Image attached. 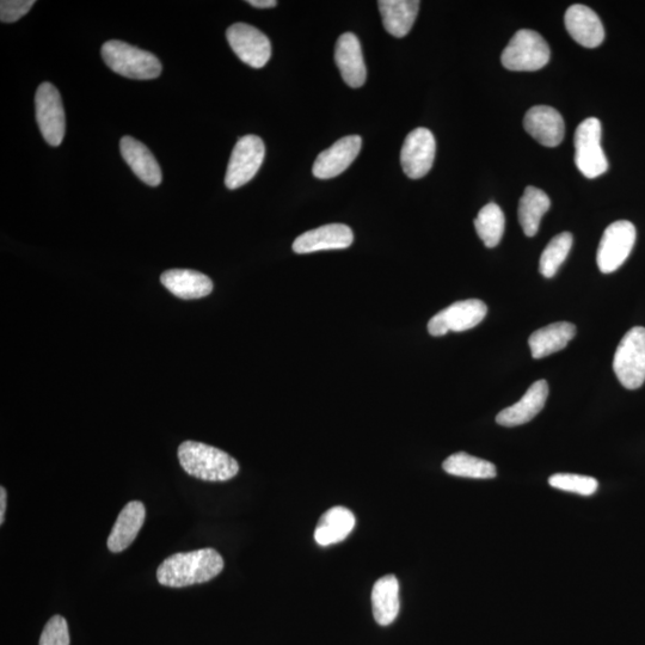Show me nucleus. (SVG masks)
<instances>
[{
  "mask_svg": "<svg viewBox=\"0 0 645 645\" xmlns=\"http://www.w3.org/2000/svg\"><path fill=\"white\" fill-rule=\"evenodd\" d=\"M224 559L214 549L180 552L159 565L157 579L162 586L182 588L205 583L224 569Z\"/></svg>",
  "mask_w": 645,
  "mask_h": 645,
  "instance_id": "obj_1",
  "label": "nucleus"
},
{
  "mask_svg": "<svg viewBox=\"0 0 645 645\" xmlns=\"http://www.w3.org/2000/svg\"><path fill=\"white\" fill-rule=\"evenodd\" d=\"M178 459L188 475L208 482L230 481L239 465L230 454L201 442L186 441L178 447Z\"/></svg>",
  "mask_w": 645,
  "mask_h": 645,
  "instance_id": "obj_2",
  "label": "nucleus"
},
{
  "mask_svg": "<svg viewBox=\"0 0 645 645\" xmlns=\"http://www.w3.org/2000/svg\"><path fill=\"white\" fill-rule=\"evenodd\" d=\"M101 53L104 63L120 76L138 81H150L161 76L162 64L155 55L124 41L104 43Z\"/></svg>",
  "mask_w": 645,
  "mask_h": 645,
  "instance_id": "obj_3",
  "label": "nucleus"
},
{
  "mask_svg": "<svg viewBox=\"0 0 645 645\" xmlns=\"http://www.w3.org/2000/svg\"><path fill=\"white\" fill-rule=\"evenodd\" d=\"M550 57V47L543 36L533 30L522 29L509 41L501 61L509 71L533 72L548 65Z\"/></svg>",
  "mask_w": 645,
  "mask_h": 645,
  "instance_id": "obj_4",
  "label": "nucleus"
},
{
  "mask_svg": "<svg viewBox=\"0 0 645 645\" xmlns=\"http://www.w3.org/2000/svg\"><path fill=\"white\" fill-rule=\"evenodd\" d=\"M613 370L625 389L636 390L645 382V328L626 333L614 354Z\"/></svg>",
  "mask_w": 645,
  "mask_h": 645,
  "instance_id": "obj_5",
  "label": "nucleus"
},
{
  "mask_svg": "<svg viewBox=\"0 0 645 645\" xmlns=\"http://www.w3.org/2000/svg\"><path fill=\"white\" fill-rule=\"evenodd\" d=\"M601 124L589 118L575 132V164L583 176L597 178L608 170V162L601 147Z\"/></svg>",
  "mask_w": 645,
  "mask_h": 645,
  "instance_id": "obj_6",
  "label": "nucleus"
},
{
  "mask_svg": "<svg viewBox=\"0 0 645 645\" xmlns=\"http://www.w3.org/2000/svg\"><path fill=\"white\" fill-rule=\"evenodd\" d=\"M266 146L257 135H247L237 141L227 167L225 184L233 190L249 183L262 167Z\"/></svg>",
  "mask_w": 645,
  "mask_h": 645,
  "instance_id": "obj_7",
  "label": "nucleus"
},
{
  "mask_svg": "<svg viewBox=\"0 0 645 645\" xmlns=\"http://www.w3.org/2000/svg\"><path fill=\"white\" fill-rule=\"evenodd\" d=\"M36 120L43 139L53 147L63 143L66 119L60 92L51 83H42L35 96Z\"/></svg>",
  "mask_w": 645,
  "mask_h": 645,
  "instance_id": "obj_8",
  "label": "nucleus"
},
{
  "mask_svg": "<svg viewBox=\"0 0 645 645\" xmlns=\"http://www.w3.org/2000/svg\"><path fill=\"white\" fill-rule=\"evenodd\" d=\"M636 242V229L630 221L620 220L607 227L602 236L597 262L601 273L616 272L628 260Z\"/></svg>",
  "mask_w": 645,
  "mask_h": 645,
  "instance_id": "obj_9",
  "label": "nucleus"
},
{
  "mask_svg": "<svg viewBox=\"0 0 645 645\" xmlns=\"http://www.w3.org/2000/svg\"><path fill=\"white\" fill-rule=\"evenodd\" d=\"M488 307L482 300L469 299L457 301L430 319L429 334L435 337L444 336L448 331L462 333L470 330L483 321L487 316Z\"/></svg>",
  "mask_w": 645,
  "mask_h": 645,
  "instance_id": "obj_10",
  "label": "nucleus"
},
{
  "mask_svg": "<svg viewBox=\"0 0 645 645\" xmlns=\"http://www.w3.org/2000/svg\"><path fill=\"white\" fill-rule=\"evenodd\" d=\"M226 38L237 57L254 69H262L272 57V45L267 35L250 24H232L227 29Z\"/></svg>",
  "mask_w": 645,
  "mask_h": 645,
  "instance_id": "obj_11",
  "label": "nucleus"
},
{
  "mask_svg": "<svg viewBox=\"0 0 645 645\" xmlns=\"http://www.w3.org/2000/svg\"><path fill=\"white\" fill-rule=\"evenodd\" d=\"M436 143L432 132L427 128H416L405 138L401 163L404 174L413 180L425 177L433 167Z\"/></svg>",
  "mask_w": 645,
  "mask_h": 645,
  "instance_id": "obj_12",
  "label": "nucleus"
},
{
  "mask_svg": "<svg viewBox=\"0 0 645 645\" xmlns=\"http://www.w3.org/2000/svg\"><path fill=\"white\" fill-rule=\"evenodd\" d=\"M362 139L359 135H349L337 140L328 150L319 153L312 172L319 180H330L346 171L359 156Z\"/></svg>",
  "mask_w": 645,
  "mask_h": 645,
  "instance_id": "obj_13",
  "label": "nucleus"
},
{
  "mask_svg": "<svg viewBox=\"0 0 645 645\" xmlns=\"http://www.w3.org/2000/svg\"><path fill=\"white\" fill-rule=\"evenodd\" d=\"M354 242L352 229L344 224H329L307 231L293 243L296 254H311L317 251L347 249Z\"/></svg>",
  "mask_w": 645,
  "mask_h": 645,
  "instance_id": "obj_14",
  "label": "nucleus"
},
{
  "mask_svg": "<svg viewBox=\"0 0 645 645\" xmlns=\"http://www.w3.org/2000/svg\"><path fill=\"white\" fill-rule=\"evenodd\" d=\"M335 61L343 81L350 88L358 89L366 82L367 70L361 43L353 33H344L337 40Z\"/></svg>",
  "mask_w": 645,
  "mask_h": 645,
  "instance_id": "obj_15",
  "label": "nucleus"
},
{
  "mask_svg": "<svg viewBox=\"0 0 645 645\" xmlns=\"http://www.w3.org/2000/svg\"><path fill=\"white\" fill-rule=\"evenodd\" d=\"M564 23L571 38L583 47L595 48L604 42V26L599 16L586 5L570 6L565 12Z\"/></svg>",
  "mask_w": 645,
  "mask_h": 645,
  "instance_id": "obj_16",
  "label": "nucleus"
},
{
  "mask_svg": "<svg viewBox=\"0 0 645 645\" xmlns=\"http://www.w3.org/2000/svg\"><path fill=\"white\" fill-rule=\"evenodd\" d=\"M524 127L532 138L546 147H556L564 139V120L555 108L548 106L531 108L525 115Z\"/></svg>",
  "mask_w": 645,
  "mask_h": 645,
  "instance_id": "obj_17",
  "label": "nucleus"
},
{
  "mask_svg": "<svg viewBox=\"0 0 645 645\" xmlns=\"http://www.w3.org/2000/svg\"><path fill=\"white\" fill-rule=\"evenodd\" d=\"M549 396V385L546 380H538L531 385L524 397L512 407L502 410L496 417V422L503 427H518L525 425L536 417L545 407Z\"/></svg>",
  "mask_w": 645,
  "mask_h": 645,
  "instance_id": "obj_18",
  "label": "nucleus"
},
{
  "mask_svg": "<svg viewBox=\"0 0 645 645\" xmlns=\"http://www.w3.org/2000/svg\"><path fill=\"white\" fill-rule=\"evenodd\" d=\"M120 151L139 180L150 187H158L162 183L161 167L143 143L132 137H124L121 139Z\"/></svg>",
  "mask_w": 645,
  "mask_h": 645,
  "instance_id": "obj_19",
  "label": "nucleus"
},
{
  "mask_svg": "<svg viewBox=\"0 0 645 645\" xmlns=\"http://www.w3.org/2000/svg\"><path fill=\"white\" fill-rule=\"evenodd\" d=\"M161 282L174 296L184 300L205 298L213 291V281L196 270H168L162 274Z\"/></svg>",
  "mask_w": 645,
  "mask_h": 645,
  "instance_id": "obj_20",
  "label": "nucleus"
},
{
  "mask_svg": "<svg viewBox=\"0 0 645 645\" xmlns=\"http://www.w3.org/2000/svg\"><path fill=\"white\" fill-rule=\"evenodd\" d=\"M146 518V509L143 503L132 501L127 503L116 519L112 532L108 538V549L114 554L125 551L137 538Z\"/></svg>",
  "mask_w": 645,
  "mask_h": 645,
  "instance_id": "obj_21",
  "label": "nucleus"
},
{
  "mask_svg": "<svg viewBox=\"0 0 645 645\" xmlns=\"http://www.w3.org/2000/svg\"><path fill=\"white\" fill-rule=\"evenodd\" d=\"M417 0H380L378 2L386 32L395 38H404L410 33L419 14Z\"/></svg>",
  "mask_w": 645,
  "mask_h": 645,
  "instance_id": "obj_22",
  "label": "nucleus"
},
{
  "mask_svg": "<svg viewBox=\"0 0 645 645\" xmlns=\"http://www.w3.org/2000/svg\"><path fill=\"white\" fill-rule=\"evenodd\" d=\"M576 327L568 322H558L548 327L534 331L528 344H530L533 359H543L546 356L559 352L568 346L574 339Z\"/></svg>",
  "mask_w": 645,
  "mask_h": 645,
  "instance_id": "obj_23",
  "label": "nucleus"
},
{
  "mask_svg": "<svg viewBox=\"0 0 645 645\" xmlns=\"http://www.w3.org/2000/svg\"><path fill=\"white\" fill-rule=\"evenodd\" d=\"M372 608L379 625L387 626L395 622L401 608L399 582L395 575H386L374 583Z\"/></svg>",
  "mask_w": 645,
  "mask_h": 645,
  "instance_id": "obj_24",
  "label": "nucleus"
},
{
  "mask_svg": "<svg viewBox=\"0 0 645 645\" xmlns=\"http://www.w3.org/2000/svg\"><path fill=\"white\" fill-rule=\"evenodd\" d=\"M355 527V516L349 509L337 506L329 509L319 519L315 540L321 546L343 542Z\"/></svg>",
  "mask_w": 645,
  "mask_h": 645,
  "instance_id": "obj_25",
  "label": "nucleus"
},
{
  "mask_svg": "<svg viewBox=\"0 0 645 645\" xmlns=\"http://www.w3.org/2000/svg\"><path fill=\"white\" fill-rule=\"evenodd\" d=\"M551 201L543 190L527 187L519 202V223L527 237L537 235L540 221L550 210Z\"/></svg>",
  "mask_w": 645,
  "mask_h": 645,
  "instance_id": "obj_26",
  "label": "nucleus"
},
{
  "mask_svg": "<svg viewBox=\"0 0 645 645\" xmlns=\"http://www.w3.org/2000/svg\"><path fill=\"white\" fill-rule=\"evenodd\" d=\"M442 468L448 475L464 478L489 479L497 475L496 466L493 463L470 456L465 452L452 454L442 464Z\"/></svg>",
  "mask_w": 645,
  "mask_h": 645,
  "instance_id": "obj_27",
  "label": "nucleus"
},
{
  "mask_svg": "<svg viewBox=\"0 0 645 645\" xmlns=\"http://www.w3.org/2000/svg\"><path fill=\"white\" fill-rule=\"evenodd\" d=\"M475 229L485 247H497L506 229V217L500 206L496 204L485 205L475 219Z\"/></svg>",
  "mask_w": 645,
  "mask_h": 645,
  "instance_id": "obj_28",
  "label": "nucleus"
},
{
  "mask_svg": "<svg viewBox=\"0 0 645 645\" xmlns=\"http://www.w3.org/2000/svg\"><path fill=\"white\" fill-rule=\"evenodd\" d=\"M573 241V235L569 232L559 233V235L551 239L539 262L540 274L544 278H554L559 267L568 257L571 248H573Z\"/></svg>",
  "mask_w": 645,
  "mask_h": 645,
  "instance_id": "obj_29",
  "label": "nucleus"
},
{
  "mask_svg": "<svg viewBox=\"0 0 645 645\" xmlns=\"http://www.w3.org/2000/svg\"><path fill=\"white\" fill-rule=\"evenodd\" d=\"M552 488L567 491L583 496H591L597 493L599 483L593 477L571 475V473H557L549 478Z\"/></svg>",
  "mask_w": 645,
  "mask_h": 645,
  "instance_id": "obj_30",
  "label": "nucleus"
},
{
  "mask_svg": "<svg viewBox=\"0 0 645 645\" xmlns=\"http://www.w3.org/2000/svg\"><path fill=\"white\" fill-rule=\"evenodd\" d=\"M40 645H70L69 626L65 618L54 616L42 631Z\"/></svg>",
  "mask_w": 645,
  "mask_h": 645,
  "instance_id": "obj_31",
  "label": "nucleus"
},
{
  "mask_svg": "<svg viewBox=\"0 0 645 645\" xmlns=\"http://www.w3.org/2000/svg\"><path fill=\"white\" fill-rule=\"evenodd\" d=\"M35 4L34 0H2L0 2V20L12 23L26 16Z\"/></svg>",
  "mask_w": 645,
  "mask_h": 645,
  "instance_id": "obj_32",
  "label": "nucleus"
},
{
  "mask_svg": "<svg viewBox=\"0 0 645 645\" xmlns=\"http://www.w3.org/2000/svg\"><path fill=\"white\" fill-rule=\"evenodd\" d=\"M248 4L257 9H272L278 5L276 0H249Z\"/></svg>",
  "mask_w": 645,
  "mask_h": 645,
  "instance_id": "obj_33",
  "label": "nucleus"
},
{
  "mask_svg": "<svg viewBox=\"0 0 645 645\" xmlns=\"http://www.w3.org/2000/svg\"><path fill=\"white\" fill-rule=\"evenodd\" d=\"M6 511V490L4 487L0 488V524H4Z\"/></svg>",
  "mask_w": 645,
  "mask_h": 645,
  "instance_id": "obj_34",
  "label": "nucleus"
}]
</instances>
